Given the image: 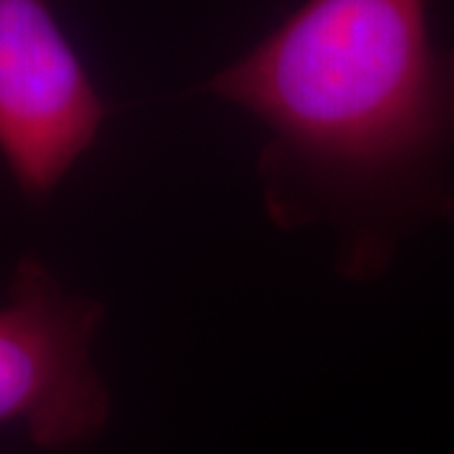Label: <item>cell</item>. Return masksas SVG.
<instances>
[{"label": "cell", "mask_w": 454, "mask_h": 454, "mask_svg": "<svg viewBox=\"0 0 454 454\" xmlns=\"http://www.w3.org/2000/svg\"><path fill=\"white\" fill-rule=\"evenodd\" d=\"M205 91L262 121L265 210L333 227L346 278H379L411 227L454 220V49L427 0H303Z\"/></svg>", "instance_id": "1"}, {"label": "cell", "mask_w": 454, "mask_h": 454, "mask_svg": "<svg viewBox=\"0 0 454 454\" xmlns=\"http://www.w3.org/2000/svg\"><path fill=\"white\" fill-rule=\"evenodd\" d=\"M101 318V303L66 293L41 260L18 262L0 306V424H20L41 450L104 432L112 402L91 361Z\"/></svg>", "instance_id": "2"}, {"label": "cell", "mask_w": 454, "mask_h": 454, "mask_svg": "<svg viewBox=\"0 0 454 454\" xmlns=\"http://www.w3.org/2000/svg\"><path fill=\"white\" fill-rule=\"evenodd\" d=\"M109 119L53 0H0V157L31 202L49 195Z\"/></svg>", "instance_id": "3"}]
</instances>
